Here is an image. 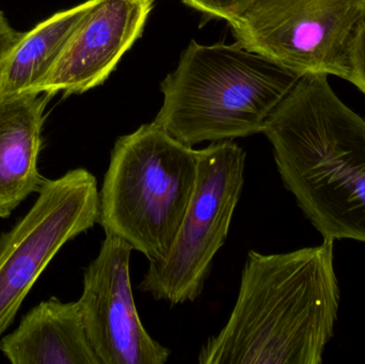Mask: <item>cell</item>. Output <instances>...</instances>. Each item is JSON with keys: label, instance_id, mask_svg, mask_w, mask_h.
Wrapping results in <instances>:
<instances>
[{"label": "cell", "instance_id": "obj_13", "mask_svg": "<svg viewBox=\"0 0 365 364\" xmlns=\"http://www.w3.org/2000/svg\"><path fill=\"white\" fill-rule=\"evenodd\" d=\"M185 4L210 19L232 24L237 21L257 0H182Z\"/></svg>", "mask_w": 365, "mask_h": 364}, {"label": "cell", "instance_id": "obj_11", "mask_svg": "<svg viewBox=\"0 0 365 364\" xmlns=\"http://www.w3.org/2000/svg\"><path fill=\"white\" fill-rule=\"evenodd\" d=\"M0 352L12 364H100L78 301L56 297L28 311L17 328L0 340Z\"/></svg>", "mask_w": 365, "mask_h": 364}, {"label": "cell", "instance_id": "obj_9", "mask_svg": "<svg viewBox=\"0 0 365 364\" xmlns=\"http://www.w3.org/2000/svg\"><path fill=\"white\" fill-rule=\"evenodd\" d=\"M154 4L155 0H96L31 92L68 96L103 85L143 36Z\"/></svg>", "mask_w": 365, "mask_h": 364}, {"label": "cell", "instance_id": "obj_4", "mask_svg": "<svg viewBox=\"0 0 365 364\" xmlns=\"http://www.w3.org/2000/svg\"><path fill=\"white\" fill-rule=\"evenodd\" d=\"M199 150L152 122L119 137L100 190L101 224L150 262L167 256L190 202Z\"/></svg>", "mask_w": 365, "mask_h": 364}, {"label": "cell", "instance_id": "obj_15", "mask_svg": "<svg viewBox=\"0 0 365 364\" xmlns=\"http://www.w3.org/2000/svg\"><path fill=\"white\" fill-rule=\"evenodd\" d=\"M23 36L24 32L17 31L0 10V68Z\"/></svg>", "mask_w": 365, "mask_h": 364}, {"label": "cell", "instance_id": "obj_10", "mask_svg": "<svg viewBox=\"0 0 365 364\" xmlns=\"http://www.w3.org/2000/svg\"><path fill=\"white\" fill-rule=\"evenodd\" d=\"M51 95L0 92V219L38 194L46 177L38 168Z\"/></svg>", "mask_w": 365, "mask_h": 364}, {"label": "cell", "instance_id": "obj_6", "mask_svg": "<svg viewBox=\"0 0 365 364\" xmlns=\"http://www.w3.org/2000/svg\"><path fill=\"white\" fill-rule=\"evenodd\" d=\"M365 0H257L230 24L238 44L296 73L346 80Z\"/></svg>", "mask_w": 365, "mask_h": 364}, {"label": "cell", "instance_id": "obj_1", "mask_svg": "<svg viewBox=\"0 0 365 364\" xmlns=\"http://www.w3.org/2000/svg\"><path fill=\"white\" fill-rule=\"evenodd\" d=\"M334 243L287 254L250 250L227 324L201 364H321L338 320Z\"/></svg>", "mask_w": 365, "mask_h": 364}, {"label": "cell", "instance_id": "obj_8", "mask_svg": "<svg viewBox=\"0 0 365 364\" xmlns=\"http://www.w3.org/2000/svg\"><path fill=\"white\" fill-rule=\"evenodd\" d=\"M133 247L106 234L83 273L79 307L100 364H164L170 350L143 327L130 284Z\"/></svg>", "mask_w": 365, "mask_h": 364}, {"label": "cell", "instance_id": "obj_14", "mask_svg": "<svg viewBox=\"0 0 365 364\" xmlns=\"http://www.w3.org/2000/svg\"><path fill=\"white\" fill-rule=\"evenodd\" d=\"M346 80L354 83L365 94V16L354 33L349 53V76Z\"/></svg>", "mask_w": 365, "mask_h": 364}, {"label": "cell", "instance_id": "obj_2", "mask_svg": "<svg viewBox=\"0 0 365 364\" xmlns=\"http://www.w3.org/2000/svg\"><path fill=\"white\" fill-rule=\"evenodd\" d=\"M328 77H300L262 132L285 188L324 239L365 244V120Z\"/></svg>", "mask_w": 365, "mask_h": 364}, {"label": "cell", "instance_id": "obj_12", "mask_svg": "<svg viewBox=\"0 0 365 364\" xmlns=\"http://www.w3.org/2000/svg\"><path fill=\"white\" fill-rule=\"evenodd\" d=\"M96 0H87L60 11L24 32L0 68V92L23 93L45 76L63 48L68 36Z\"/></svg>", "mask_w": 365, "mask_h": 364}, {"label": "cell", "instance_id": "obj_3", "mask_svg": "<svg viewBox=\"0 0 365 364\" xmlns=\"http://www.w3.org/2000/svg\"><path fill=\"white\" fill-rule=\"evenodd\" d=\"M300 77L237 42L191 41L160 85L154 122L189 147L252 136Z\"/></svg>", "mask_w": 365, "mask_h": 364}, {"label": "cell", "instance_id": "obj_7", "mask_svg": "<svg viewBox=\"0 0 365 364\" xmlns=\"http://www.w3.org/2000/svg\"><path fill=\"white\" fill-rule=\"evenodd\" d=\"M100 190L85 168L47 179L29 211L0 235V337L64 245L93 228Z\"/></svg>", "mask_w": 365, "mask_h": 364}, {"label": "cell", "instance_id": "obj_5", "mask_svg": "<svg viewBox=\"0 0 365 364\" xmlns=\"http://www.w3.org/2000/svg\"><path fill=\"white\" fill-rule=\"evenodd\" d=\"M246 152L233 140L199 150L197 181L173 246L150 262L138 288L171 306L201 296L212 261L227 241L245 183Z\"/></svg>", "mask_w": 365, "mask_h": 364}]
</instances>
